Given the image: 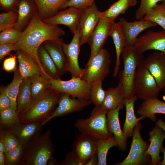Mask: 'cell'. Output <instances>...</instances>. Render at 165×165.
Wrapping results in <instances>:
<instances>
[{
    "mask_svg": "<svg viewBox=\"0 0 165 165\" xmlns=\"http://www.w3.org/2000/svg\"><path fill=\"white\" fill-rule=\"evenodd\" d=\"M65 34L64 31L58 25L43 22L38 11L22 31L18 42L15 44V50H21L29 55L40 67L43 75L49 78L38 59V49L45 41L59 39Z\"/></svg>",
    "mask_w": 165,
    "mask_h": 165,
    "instance_id": "cell-1",
    "label": "cell"
},
{
    "mask_svg": "<svg viewBox=\"0 0 165 165\" xmlns=\"http://www.w3.org/2000/svg\"><path fill=\"white\" fill-rule=\"evenodd\" d=\"M51 130L37 133L23 146L20 165H55L59 163L53 158L55 151L51 137Z\"/></svg>",
    "mask_w": 165,
    "mask_h": 165,
    "instance_id": "cell-2",
    "label": "cell"
},
{
    "mask_svg": "<svg viewBox=\"0 0 165 165\" xmlns=\"http://www.w3.org/2000/svg\"><path fill=\"white\" fill-rule=\"evenodd\" d=\"M121 55L123 68L118 74L119 81L116 87L125 101L135 96L133 89L134 80L138 67L145 58L143 54L134 46L125 47Z\"/></svg>",
    "mask_w": 165,
    "mask_h": 165,
    "instance_id": "cell-3",
    "label": "cell"
},
{
    "mask_svg": "<svg viewBox=\"0 0 165 165\" xmlns=\"http://www.w3.org/2000/svg\"><path fill=\"white\" fill-rule=\"evenodd\" d=\"M62 92L52 89L46 94L34 101L31 105L19 115L20 122H43L53 114L57 107Z\"/></svg>",
    "mask_w": 165,
    "mask_h": 165,
    "instance_id": "cell-4",
    "label": "cell"
},
{
    "mask_svg": "<svg viewBox=\"0 0 165 165\" xmlns=\"http://www.w3.org/2000/svg\"><path fill=\"white\" fill-rule=\"evenodd\" d=\"M107 112L94 106L90 116L86 119H79L74 123L75 127L80 132L96 139L106 138L112 134L108 131L107 125Z\"/></svg>",
    "mask_w": 165,
    "mask_h": 165,
    "instance_id": "cell-5",
    "label": "cell"
},
{
    "mask_svg": "<svg viewBox=\"0 0 165 165\" xmlns=\"http://www.w3.org/2000/svg\"><path fill=\"white\" fill-rule=\"evenodd\" d=\"M142 63L135 72L133 84L134 93L137 98L144 101L158 98L160 90L154 77Z\"/></svg>",
    "mask_w": 165,
    "mask_h": 165,
    "instance_id": "cell-6",
    "label": "cell"
},
{
    "mask_svg": "<svg viewBox=\"0 0 165 165\" xmlns=\"http://www.w3.org/2000/svg\"><path fill=\"white\" fill-rule=\"evenodd\" d=\"M111 62L110 53L106 49L103 48L88 61L83 69L81 78L91 83L103 81L109 72Z\"/></svg>",
    "mask_w": 165,
    "mask_h": 165,
    "instance_id": "cell-7",
    "label": "cell"
},
{
    "mask_svg": "<svg viewBox=\"0 0 165 165\" xmlns=\"http://www.w3.org/2000/svg\"><path fill=\"white\" fill-rule=\"evenodd\" d=\"M142 128L138 122L134 129L130 149L127 157L116 165H140L146 164L151 160L150 156H146L145 152L149 145L147 141L142 138L140 131Z\"/></svg>",
    "mask_w": 165,
    "mask_h": 165,
    "instance_id": "cell-8",
    "label": "cell"
},
{
    "mask_svg": "<svg viewBox=\"0 0 165 165\" xmlns=\"http://www.w3.org/2000/svg\"><path fill=\"white\" fill-rule=\"evenodd\" d=\"M50 79L52 89L67 93L73 98L90 100L92 83L79 78L72 77L66 81L61 79Z\"/></svg>",
    "mask_w": 165,
    "mask_h": 165,
    "instance_id": "cell-9",
    "label": "cell"
},
{
    "mask_svg": "<svg viewBox=\"0 0 165 165\" xmlns=\"http://www.w3.org/2000/svg\"><path fill=\"white\" fill-rule=\"evenodd\" d=\"M97 139L80 133L72 145V154L80 165H86L90 158L97 153Z\"/></svg>",
    "mask_w": 165,
    "mask_h": 165,
    "instance_id": "cell-10",
    "label": "cell"
},
{
    "mask_svg": "<svg viewBox=\"0 0 165 165\" xmlns=\"http://www.w3.org/2000/svg\"><path fill=\"white\" fill-rule=\"evenodd\" d=\"M100 12L94 2L83 10L78 29L81 46L88 42L100 19Z\"/></svg>",
    "mask_w": 165,
    "mask_h": 165,
    "instance_id": "cell-11",
    "label": "cell"
},
{
    "mask_svg": "<svg viewBox=\"0 0 165 165\" xmlns=\"http://www.w3.org/2000/svg\"><path fill=\"white\" fill-rule=\"evenodd\" d=\"M73 34L69 43H63V49L67 59L68 71L70 72L72 77L81 78L83 69L81 68L78 62L81 46L78 30Z\"/></svg>",
    "mask_w": 165,
    "mask_h": 165,
    "instance_id": "cell-12",
    "label": "cell"
},
{
    "mask_svg": "<svg viewBox=\"0 0 165 165\" xmlns=\"http://www.w3.org/2000/svg\"><path fill=\"white\" fill-rule=\"evenodd\" d=\"M83 11L81 9L69 7L64 10L58 11L53 16L43 21L46 24L66 26L74 34L78 30Z\"/></svg>",
    "mask_w": 165,
    "mask_h": 165,
    "instance_id": "cell-13",
    "label": "cell"
},
{
    "mask_svg": "<svg viewBox=\"0 0 165 165\" xmlns=\"http://www.w3.org/2000/svg\"><path fill=\"white\" fill-rule=\"evenodd\" d=\"M67 93H62L55 111L49 119L42 123L43 125L55 117L82 111L91 103L90 100H85L77 98H72Z\"/></svg>",
    "mask_w": 165,
    "mask_h": 165,
    "instance_id": "cell-14",
    "label": "cell"
},
{
    "mask_svg": "<svg viewBox=\"0 0 165 165\" xmlns=\"http://www.w3.org/2000/svg\"><path fill=\"white\" fill-rule=\"evenodd\" d=\"M134 46L142 54L150 50L165 53V30H149L138 38Z\"/></svg>",
    "mask_w": 165,
    "mask_h": 165,
    "instance_id": "cell-15",
    "label": "cell"
},
{
    "mask_svg": "<svg viewBox=\"0 0 165 165\" xmlns=\"http://www.w3.org/2000/svg\"><path fill=\"white\" fill-rule=\"evenodd\" d=\"M143 64L155 79L160 91L165 89V53L155 51L144 59Z\"/></svg>",
    "mask_w": 165,
    "mask_h": 165,
    "instance_id": "cell-16",
    "label": "cell"
},
{
    "mask_svg": "<svg viewBox=\"0 0 165 165\" xmlns=\"http://www.w3.org/2000/svg\"><path fill=\"white\" fill-rule=\"evenodd\" d=\"M126 40V46H134L138 36L142 31L158 25L154 23L145 20L143 18L133 22H128L123 17L119 20Z\"/></svg>",
    "mask_w": 165,
    "mask_h": 165,
    "instance_id": "cell-17",
    "label": "cell"
},
{
    "mask_svg": "<svg viewBox=\"0 0 165 165\" xmlns=\"http://www.w3.org/2000/svg\"><path fill=\"white\" fill-rule=\"evenodd\" d=\"M112 23L100 18L96 27L88 40L87 43L91 47L90 54L88 61H90L103 49L109 36V30Z\"/></svg>",
    "mask_w": 165,
    "mask_h": 165,
    "instance_id": "cell-18",
    "label": "cell"
},
{
    "mask_svg": "<svg viewBox=\"0 0 165 165\" xmlns=\"http://www.w3.org/2000/svg\"><path fill=\"white\" fill-rule=\"evenodd\" d=\"M124 106V105H119L116 109L108 111L106 115L108 130L113 135L116 141L117 147L122 151H125L127 148V138L121 129L119 113L120 110Z\"/></svg>",
    "mask_w": 165,
    "mask_h": 165,
    "instance_id": "cell-19",
    "label": "cell"
},
{
    "mask_svg": "<svg viewBox=\"0 0 165 165\" xmlns=\"http://www.w3.org/2000/svg\"><path fill=\"white\" fill-rule=\"evenodd\" d=\"M148 135L149 138L148 140L150 143L145 152V155L146 156H150L151 165H160V160L162 157L160 156V154L165 139V132L162 128L156 125L149 131Z\"/></svg>",
    "mask_w": 165,
    "mask_h": 165,
    "instance_id": "cell-20",
    "label": "cell"
},
{
    "mask_svg": "<svg viewBox=\"0 0 165 165\" xmlns=\"http://www.w3.org/2000/svg\"><path fill=\"white\" fill-rule=\"evenodd\" d=\"M43 126L42 122L28 123L20 122L5 129L17 137L20 143L24 146L27 144L37 133L41 132L43 129Z\"/></svg>",
    "mask_w": 165,
    "mask_h": 165,
    "instance_id": "cell-21",
    "label": "cell"
},
{
    "mask_svg": "<svg viewBox=\"0 0 165 165\" xmlns=\"http://www.w3.org/2000/svg\"><path fill=\"white\" fill-rule=\"evenodd\" d=\"M62 39L47 41L42 45L62 75L68 71L67 61L64 52Z\"/></svg>",
    "mask_w": 165,
    "mask_h": 165,
    "instance_id": "cell-22",
    "label": "cell"
},
{
    "mask_svg": "<svg viewBox=\"0 0 165 165\" xmlns=\"http://www.w3.org/2000/svg\"><path fill=\"white\" fill-rule=\"evenodd\" d=\"M109 36L112 38L116 51L115 66L113 76L116 77L119 72L121 65L120 56L126 46V40L125 35L120 22L112 23L111 25Z\"/></svg>",
    "mask_w": 165,
    "mask_h": 165,
    "instance_id": "cell-23",
    "label": "cell"
},
{
    "mask_svg": "<svg viewBox=\"0 0 165 165\" xmlns=\"http://www.w3.org/2000/svg\"><path fill=\"white\" fill-rule=\"evenodd\" d=\"M16 51L18 68L23 79L31 77L37 74L43 75L40 67L29 55L21 50Z\"/></svg>",
    "mask_w": 165,
    "mask_h": 165,
    "instance_id": "cell-24",
    "label": "cell"
},
{
    "mask_svg": "<svg viewBox=\"0 0 165 165\" xmlns=\"http://www.w3.org/2000/svg\"><path fill=\"white\" fill-rule=\"evenodd\" d=\"M137 112L140 116L149 118L156 122L157 121L156 114L165 115V102L158 98L144 100L139 106Z\"/></svg>",
    "mask_w": 165,
    "mask_h": 165,
    "instance_id": "cell-25",
    "label": "cell"
},
{
    "mask_svg": "<svg viewBox=\"0 0 165 165\" xmlns=\"http://www.w3.org/2000/svg\"><path fill=\"white\" fill-rule=\"evenodd\" d=\"M38 11L37 6L33 0H21L18 9V20L15 28L22 31Z\"/></svg>",
    "mask_w": 165,
    "mask_h": 165,
    "instance_id": "cell-26",
    "label": "cell"
},
{
    "mask_svg": "<svg viewBox=\"0 0 165 165\" xmlns=\"http://www.w3.org/2000/svg\"><path fill=\"white\" fill-rule=\"evenodd\" d=\"M137 3V0H118L106 10L100 12V18L109 22H113L119 15L124 14L130 7L134 6Z\"/></svg>",
    "mask_w": 165,
    "mask_h": 165,
    "instance_id": "cell-27",
    "label": "cell"
},
{
    "mask_svg": "<svg viewBox=\"0 0 165 165\" xmlns=\"http://www.w3.org/2000/svg\"><path fill=\"white\" fill-rule=\"evenodd\" d=\"M137 99L135 96L124 101L126 116L122 131L127 138L132 136L135 126L139 121L144 118L141 116L137 118L135 116L134 104Z\"/></svg>",
    "mask_w": 165,
    "mask_h": 165,
    "instance_id": "cell-28",
    "label": "cell"
},
{
    "mask_svg": "<svg viewBox=\"0 0 165 165\" xmlns=\"http://www.w3.org/2000/svg\"><path fill=\"white\" fill-rule=\"evenodd\" d=\"M30 77L23 79L20 86L17 99V112L19 115L34 101Z\"/></svg>",
    "mask_w": 165,
    "mask_h": 165,
    "instance_id": "cell-29",
    "label": "cell"
},
{
    "mask_svg": "<svg viewBox=\"0 0 165 165\" xmlns=\"http://www.w3.org/2000/svg\"><path fill=\"white\" fill-rule=\"evenodd\" d=\"M38 9V13L43 20L55 15L61 6L68 0H33Z\"/></svg>",
    "mask_w": 165,
    "mask_h": 165,
    "instance_id": "cell-30",
    "label": "cell"
},
{
    "mask_svg": "<svg viewBox=\"0 0 165 165\" xmlns=\"http://www.w3.org/2000/svg\"><path fill=\"white\" fill-rule=\"evenodd\" d=\"M38 56L42 67L49 78L61 79L62 75L42 44L38 49Z\"/></svg>",
    "mask_w": 165,
    "mask_h": 165,
    "instance_id": "cell-31",
    "label": "cell"
},
{
    "mask_svg": "<svg viewBox=\"0 0 165 165\" xmlns=\"http://www.w3.org/2000/svg\"><path fill=\"white\" fill-rule=\"evenodd\" d=\"M30 79L34 101L42 97L52 89L50 78L41 74H37Z\"/></svg>",
    "mask_w": 165,
    "mask_h": 165,
    "instance_id": "cell-32",
    "label": "cell"
},
{
    "mask_svg": "<svg viewBox=\"0 0 165 165\" xmlns=\"http://www.w3.org/2000/svg\"><path fill=\"white\" fill-rule=\"evenodd\" d=\"M124 105V101L117 88L112 87L106 90V95L101 105L97 107L100 110L108 112L116 109L119 105Z\"/></svg>",
    "mask_w": 165,
    "mask_h": 165,
    "instance_id": "cell-33",
    "label": "cell"
},
{
    "mask_svg": "<svg viewBox=\"0 0 165 165\" xmlns=\"http://www.w3.org/2000/svg\"><path fill=\"white\" fill-rule=\"evenodd\" d=\"M14 72V77L11 83L5 87L1 88L0 90L4 91L9 98L11 108L17 111V99L23 79L20 75L18 68H16Z\"/></svg>",
    "mask_w": 165,
    "mask_h": 165,
    "instance_id": "cell-34",
    "label": "cell"
},
{
    "mask_svg": "<svg viewBox=\"0 0 165 165\" xmlns=\"http://www.w3.org/2000/svg\"><path fill=\"white\" fill-rule=\"evenodd\" d=\"M115 146L117 147V144L113 135L107 138L97 139V154L98 165H107V156L108 151Z\"/></svg>",
    "mask_w": 165,
    "mask_h": 165,
    "instance_id": "cell-35",
    "label": "cell"
},
{
    "mask_svg": "<svg viewBox=\"0 0 165 165\" xmlns=\"http://www.w3.org/2000/svg\"><path fill=\"white\" fill-rule=\"evenodd\" d=\"M143 18L157 24L165 30V9L161 4H156L149 10Z\"/></svg>",
    "mask_w": 165,
    "mask_h": 165,
    "instance_id": "cell-36",
    "label": "cell"
},
{
    "mask_svg": "<svg viewBox=\"0 0 165 165\" xmlns=\"http://www.w3.org/2000/svg\"><path fill=\"white\" fill-rule=\"evenodd\" d=\"M20 122L17 111L11 108L0 111V128H6Z\"/></svg>",
    "mask_w": 165,
    "mask_h": 165,
    "instance_id": "cell-37",
    "label": "cell"
},
{
    "mask_svg": "<svg viewBox=\"0 0 165 165\" xmlns=\"http://www.w3.org/2000/svg\"><path fill=\"white\" fill-rule=\"evenodd\" d=\"M102 83L101 81L93 82L90 87V100L96 107L101 106L105 97L106 90L103 88Z\"/></svg>",
    "mask_w": 165,
    "mask_h": 165,
    "instance_id": "cell-38",
    "label": "cell"
},
{
    "mask_svg": "<svg viewBox=\"0 0 165 165\" xmlns=\"http://www.w3.org/2000/svg\"><path fill=\"white\" fill-rule=\"evenodd\" d=\"M18 17L16 11H9L0 14V31L15 27Z\"/></svg>",
    "mask_w": 165,
    "mask_h": 165,
    "instance_id": "cell-39",
    "label": "cell"
},
{
    "mask_svg": "<svg viewBox=\"0 0 165 165\" xmlns=\"http://www.w3.org/2000/svg\"><path fill=\"white\" fill-rule=\"evenodd\" d=\"M22 32L15 27L1 31L0 33V44L16 43L20 39Z\"/></svg>",
    "mask_w": 165,
    "mask_h": 165,
    "instance_id": "cell-40",
    "label": "cell"
},
{
    "mask_svg": "<svg viewBox=\"0 0 165 165\" xmlns=\"http://www.w3.org/2000/svg\"><path fill=\"white\" fill-rule=\"evenodd\" d=\"M23 149V146L20 144L15 148L4 153L5 165H19L21 160Z\"/></svg>",
    "mask_w": 165,
    "mask_h": 165,
    "instance_id": "cell-41",
    "label": "cell"
},
{
    "mask_svg": "<svg viewBox=\"0 0 165 165\" xmlns=\"http://www.w3.org/2000/svg\"><path fill=\"white\" fill-rule=\"evenodd\" d=\"M164 0H141L139 8L136 10L135 17L137 20L143 18L148 11L157 4Z\"/></svg>",
    "mask_w": 165,
    "mask_h": 165,
    "instance_id": "cell-42",
    "label": "cell"
},
{
    "mask_svg": "<svg viewBox=\"0 0 165 165\" xmlns=\"http://www.w3.org/2000/svg\"><path fill=\"white\" fill-rule=\"evenodd\" d=\"M0 130L4 133L5 145L4 153L15 148L19 144L20 141L15 135L7 129L0 128Z\"/></svg>",
    "mask_w": 165,
    "mask_h": 165,
    "instance_id": "cell-43",
    "label": "cell"
},
{
    "mask_svg": "<svg viewBox=\"0 0 165 165\" xmlns=\"http://www.w3.org/2000/svg\"><path fill=\"white\" fill-rule=\"evenodd\" d=\"M94 0H68L60 7V9L74 7L85 10L90 6Z\"/></svg>",
    "mask_w": 165,
    "mask_h": 165,
    "instance_id": "cell-44",
    "label": "cell"
},
{
    "mask_svg": "<svg viewBox=\"0 0 165 165\" xmlns=\"http://www.w3.org/2000/svg\"><path fill=\"white\" fill-rule=\"evenodd\" d=\"M21 0H0V6L1 9L7 11H16L18 9Z\"/></svg>",
    "mask_w": 165,
    "mask_h": 165,
    "instance_id": "cell-45",
    "label": "cell"
},
{
    "mask_svg": "<svg viewBox=\"0 0 165 165\" xmlns=\"http://www.w3.org/2000/svg\"><path fill=\"white\" fill-rule=\"evenodd\" d=\"M16 56L11 55L10 57L6 58L3 64V69L6 71H14L16 69Z\"/></svg>",
    "mask_w": 165,
    "mask_h": 165,
    "instance_id": "cell-46",
    "label": "cell"
},
{
    "mask_svg": "<svg viewBox=\"0 0 165 165\" xmlns=\"http://www.w3.org/2000/svg\"><path fill=\"white\" fill-rule=\"evenodd\" d=\"M15 50V44H0V59L2 60L10 52Z\"/></svg>",
    "mask_w": 165,
    "mask_h": 165,
    "instance_id": "cell-47",
    "label": "cell"
},
{
    "mask_svg": "<svg viewBox=\"0 0 165 165\" xmlns=\"http://www.w3.org/2000/svg\"><path fill=\"white\" fill-rule=\"evenodd\" d=\"M11 108L10 100L4 91L0 90V111Z\"/></svg>",
    "mask_w": 165,
    "mask_h": 165,
    "instance_id": "cell-48",
    "label": "cell"
},
{
    "mask_svg": "<svg viewBox=\"0 0 165 165\" xmlns=\"http://www.w3.org/2000/svg\"><path fill=\"white\" fill-rule=\"evenodd\" d=\"M80 165L79 163L74 159L71 152H68L66 154L64 160L60 162L59 165Z\"/></svg>",
    "mask_w": 165,
    "mask_h": 165,
    "instance_id": "cell-49",
    "label": "cell"
},
{
    "mask_svg": "<svg viewBox=\"0 0 165 165\" xmlns=\"http://www.w3.org/2000/svg\"><path fill=\"white\" fill-rule=\"evenodd\" d=\"M5 150V145L4 135L3 132L0 130V152L4 153Z\"/></svg>",
    "mask_w": 165,
    "mask_h": 165,
    "instance_id": "cell-50",
    "label": "cell"
},
{
    "mask_svg": "<svg viewBox=\"0 0 165 165\" xmlns=\"http://www.w3.org/2000/svg\"><path fill=\"white\" fill-rule=\"evenodd\" d=\"M98 165V160L97 153L93 156L86 165Z\"/></svg>",
    "mask_w": 165,
    "mask_h": 165,
    "instance_id": "cell-51",
    "label": "cell"
},
{
    "mask_svg": "<svg viewBox=\"0 0 165 165\" xmlns=\"http://www.w3.org/2000/svg\"><path fill=\"white\" fill-rule=\"evenodd\" d=\"M156 122V125L162 128L165 132V122L162 119L157 120Z\"/></svg>",
    "mask_w": 165,
    "mask_h": 165,
    "instance_id": "cell-52",
    "label": "cell"
},
{
    "mask_svg": "<svg viewBox=\"0 0 165 165\" xmlns=\"http://www.w3.org/2000/svg\"><path fill=\"white\" fill-rule=\"evenodd\" d=\"M5 165V156L4 152H0V165Z\"/></svg>",
    "mask_w": 165,
    "mask_h": 165,
    "instance_id": "cell-53",
    "label": "cell"
},
{
    "mask_svg": "<svg viewBox=\"0 0 165 165\" xmlns=\"http://www.w3.org/2000/svg\"><path fill=\"white\" fill-rule=\"evenodd\" d=\"M160 152H162L163 155V159L162 161L161 162L160 165H165V148L163 146L161 148Z\"/></svg>",
    "mask_w": 165,
    "mask_h": 165,
    "instance_id": "cell-54",
    "label": "cell"
},
{
    "mask_svg": "<svg viewBox=\"0 0 165 165\" xmlns=\"http://www.w3.org/2000/svg\"><path fill=\"white\" fill-rule=\"evenodd\" d=\"M161 4L165 9V0H164L161 2Z\"/></svg>",
    "mask_w": 165,
    "mask_h": 165,
    "instance_id": "cell-55",
    "label": "cell"
},
{
    "mask_svg": "<svg viewBox=\"0 0 165 165\" xmlns=\"http://www.w3.org/2000/svg\"><path fill=\"white\" fill-rule=\"evenodd\" d=\"M163 99L165 101V89L163 90Z\"/></svg>",
    "mask_w": 165,
    "mask_h": 165,
    "instance_id": "cell-56",
    "label": "cell"
}]
</instances>
